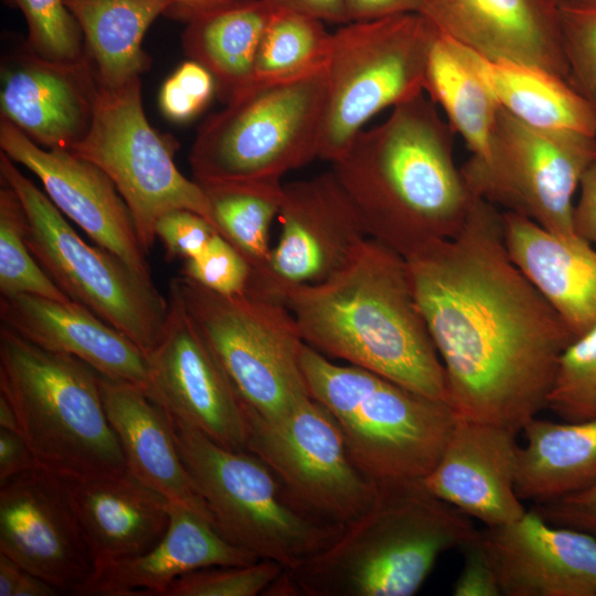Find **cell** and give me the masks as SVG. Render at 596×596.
I'll return each mask as SVG.
<instances>
[{"label": "cell", "instance_id": "obj_26", "mask_svg": "<svg viewBox=\"0 0 596 596\" xmlns=\"http://www.w3.org/2000/svg\"><path fill=\"white\" fill-rule=\"evenodd\" d=\"M502 212L508 254L575 338L596 327V247L566 238L531 219Z\"/></svg>", "mask_w": 596, "mask_h": 596}, {"label": "cell", "instance_id": "obj_33", "mask_svg": "<svg viewBox=\"0 0 596 596\" xmlns=\"http://www.w3.org/2000/svg\"><path fill=\"white\" fill-rule=\"evenodd\" d=\"M209 199L214 225L249 264L263 269L270 255V226L284 194L281 180L201 185Z\"/></svg>", "mask_w": 596, "mask_h": 596}, {"label": "cell", "instance_id": "obj_2", "mask_svg": "<svg viewBox=\"0 0 596 596\" xmlns=\"http://www.w3.org/2000/svg\"><path fill=\"white\" fill-rule=\"evenodd\" d=\"M454 136L421 93L331 163L369 237L406 258L461 228L475 195L455 162Z\"/></svg>", "mask_w": 596, "mask_h": 596}, {"label": "cell", "instance_id": "obj_11", "mask_svg": "<svg viewBox=\"0 0 596 596\" xmlns=\"http://www.w3.org/2000/svg\"><path fill=\"white\" fill-rule=\"evenodd\" d=\"M170 284L247 408L273 421L310 397L300 366L305 341L285 301L249 291L225 296L183 276Z\"/></svg>", "mask_w": 596, "mask_h": 596}, {"label": "cell", "instance_id": "obj_30", "mask_svg": "<svg viewBox=\"0 0 596 596\" xmlns=\"http://www.w3.org/2000/svg\"><path fill=\"white\" fill-rule=\"evenodd\" d=\"M272 13L265 0H236L187 20L184 52L209 70L225 102L252 82L258 45Z\"/></svg>", "mask_w": 596, "mask_h": 596}, {"label": "cell", "instance_id": "obj_22", "mask_svg": "<svg viewBox=\"0 0 596 596\" xmlns=\"http://www.w3.org/2000/svg\"><path fill=\"white\" fill-rule=\"evenodd\" d=\"M421 14L485 57L539 66L567 81L554 0H423Z\"/></svg>", "mask_w": 596, "mask_h": 596}, {"label": "cell", "instance_id": "obj_35", "mask_svg": "<svg viewBox=\"0 0 596 596\" xmlns=\"http://www.w3.org/2000/svg\"><path fill=\"white\" fill-rule=\"evenodd\" d=\"M4 183V182H3ZM26 215L14 190H0V292L1 297L33 295L71 300L31 254L26 242Z\"/></svg>", "mask_w": 596, "mask_h": 596}, {"label": "cell", "instance_id": "obj_50", "mask_svg": "<svg viewBox=\"0 0 596 596\" xmlns=\"http://www.w3.org/2000/svg\"><path fill=\"white\" fill-rule=\"evenodd\" d=\"M173 2V13L184 18L185 20L191 17L211 11L236 0H171Z\"/></svg>", "mask_w": 596, "mask_h": 596}, {"label": "cell", "instance_id": "obj_46", "mask_svg": "<svg viewBox=\"0 0 596 596\" xmlns=\"http://www.w3.org/2000/svg\"><path fill=\"white\" fill-rule=\"evenodd\" d=\"M344 7L348 23L362 22L421 13L423 0H344Z\"/></svg>", "mask_w": 596, "mask_h": 596}, {"label": "cell", "instance_id": "obj_16", "mask_svg": "<svg viewBox=\"0 0 596 596\" xmlns=\"http://www.w3.org/2000/svg\"><path fill=\"white\" fill-rule=\"evenodd\" d=\"M281 231L266 266L251 270L245 291L285 301L299 286L336 274L368 236L333 171L284 183Z\"/></svg>", "mask_w": 596, "mask_h": 596}, {"label": "cell", "instance_id": "obj_51", "mask_svg": "<svg viewBox=\"0 0 596 596\" xmlns=\"http://www.w3.org/2000/svg\"><path fill=\"white\" fill-rule=\"evenodd\" d=\"M23 570L13 560L0 553V596H13Z\"/></svg>", "mask_w": 596, "mask_h": 596}, {"label": "cell", "instance_id": "obj_8", "mask_svg": "<svg viewBox=\"0 0 596 596\" xmlns=\"http://www.w3.org/2000/svg\"><path fill=\"white\" fill-rule=\"evenodd\" d=\"M172 425L193 486L215 528L231 543L289 570L340 535L344 525L302 509L255 454L223 447L181 423Z\"/></svg>", "mask_w": 596, "mask_h": 596}, {"label": "cell", "instance_id": "obj_31", "mask_svg": "<svg viewBox=\"0 0 596 596\" xmlns=\"http://www.w3.org/2000/svg\"><path fill=\"white\" fill-rule=\"evenodd\" d=\"M462 47L501 108L519 120L534 127L596 136V118L592 109L565 78L539 66L492 60Z\"/></svg>", "mask_w": 596, "mask_h": 596}, {"label": "cell", "instance_id": "obj_43", "mask_svg": "<svg viewBox=\"0 0 596 596\" xmlns=\"http://www.w3.org/2000/svg\"><path fill=\"white\" fill-rule=\"evenodd\" d=\"M533 509L552 524L581 530L596 538V482L565 497L535 503Z\"/></svg>", "mask_w": 596, "mask_h": 596}, {"label": "cell", "instance_id": "obj_20", "mask_svg": "<svg viewBox=\"0 0 596 596\" xmlns=\"http://www.w3.org/2000/svg\"><path fill=\"white\" fill-rule=\"evenodd\" d=\"M517 434L499 425L457 417L440 458L422 479L424 486L486 528L520 519L526 509L515 488Z\"/></svg>", "mask_w": 596, "mask_h": 596}, {"label": "cell", "instance_id": "obj_47", "mask_svg": "<svg viewBox=\"0 0 596 596\" xmlns=\"http://www.w3.org/2000/svg\"><path fill=\"white\" fill-rule=\"evenodd\" d=\"M36 466L22 436L0 428V483Z\"/></svg>", "mask_w": 596, "mask_h": 596}, {"label": "cell", "instance_id": "obj_36", "mask_svg": "<svg viewBox=\"0 0 596 596\" xmlns=\"http://www.w3.org/2000/svg\"><path fill=\"white\" fill-rule=\"evenodd\" d=\"M546 408L566 422L596 418V327L561 354Z\"/></svg>", "mask_w": 596, "mask_h": 596}, {"label": "cell", "instance_id": "obj_18", "mask_svg": "<svg viewBox=\"0 0 596 596\" xmlns=\"http://www.w3.org/2000/svg\"><path fill=\"white\" fill-rule=\"evenodd\" d=\"M0 148L42 182L53 204L95 243L136 274L152 280L130 211L115 184L91 161L67 149H46L1 118Z\"/></svg>", "mask_w": 596, "mask_h": 596}, {"label": "cell", "instance_id": "obj_53", "mask_svg": "<svg viewBox=\"0 0 596 596\" xmlns=\"http://www.w3.org/2000/svg\"><path fill=\"white\" fill-rule=\"evenodd\" d=\"M561 1H563V0H554V2H555L556 4H558Z\"/></svg>", "mask_w": 596, "mask_h": 596}, {"label": "cell", "instance_id": "obj_14", "mask_svg": "<svg viewBox=\"0 0 596 596\" xmlns=\"http://www.w3.org/2000/svg\"><path fill=\"white\" fill-rule=\"evenodd\" d=\"M246 449L279 478L294 500L313 517L345 525L373 503L377 485L352 461L330 412L311 396L268 421L244 404Z\"/></svg>", "mask_w": 596, "mask_h": 596}, {"label": "cell", "instance_id": "obj_40", "mask_svg": "<svg viewBox=\"0 0 596 596\" xmlns=\"http://www.w3.org/2000/svg\"><path fill=\"white\" fill-rule=\"evenodd\" d=\"M251 270L246 259L216 232L201 254L183 260L180 276L216 294L234 296L245 291Z\"/></svg>", "mask_w": 596, "mask_h": 596}, {"label": "cell", "instance_id": "obj_38", "mask_svg": "<svg viewBox=\"0 0 596 596\" xmlns=\"http://www.w3.org/2000/svg\"><path fill=\"white\" fill-rule=\"evenodd\" d=\"M558 17L567 82L596 118V0H563Z\"/></svg>", "mask_w": 596, "mask_h": 596}, {"label": "cell", "instance_id": "obj_29", "mask_svg": "<svg viewBox=\"0 0 596 596\" xmlns=\"http://www.w3.org/2000/svg\"><path fill=\"white\" fill-rule=\"evenodd\" d=\"M83 33L96 81L107 88L140 77L149 66L142 40L171 0H65Z\"/></svg>", "mask_w": 596, "mask_h": 596}, {"label": "cell", "instance_id": "obj_27", "mask_svg": "<svg viewBox=\"0 0 596 596\" xmlns=\"http://www.w3.org/2000/svg\"><path fill=\"white\" fill-rule=\"evenodd\" d=\"M100 385L105 412L127 469L169 502L213 522L183 465L168 414L136 384L102 375Z\"/></svg>", "mask_w": 596, "mask_h": 596}, {"label": "cell", "instance_id": "obj_49", "mask_svg": "<svg viewBox=\"0 0 596 596\" xmlns=\"http://www.w3.org/2000/svg\"><path fill=\"white\" fill-rule=\"evenodd\" d=\"M61 590L45 579L23 570L13 596H54Z\"/></svg>", "mask_w": 596, "mask_h": 596}, {"label": "cell", "instance_id": "obj_32", "mask_svg": "<svg viewBox=\"0 0 596 596\" xmlns=\"http://www.w3.org/2000/svg\"><path fill=\"white\" fill-rule=\"evenodd\" d=\"M424 93L441 108L471 155L485 156L501 106L462 45L439 30L426 65Z\"/></svg>", "mask_w": 596, "mask_h": 596}, {"label": "cell", "instance_id": "obj_52", "mask_svg": "<svg viewBox=\"0 0 596 596\" xmlns=\"http://www.w3.org/2000/svg\"><path fill=\"white\" fill-rule=\"evenodd\" d=\"M0 428L19 433L18 418L9 401L0 394ZM20 434V433H19Z\"/></svg>", "mask_w": 596, "mask_h": 596}, {"label": "cell", "instance_id": "obj_37", "mask_svg": "<svg viewBox=\"0 0 596 596\" xmlns=\"http://www.w3.org/2000/svg\"><path fill=\"white\" fill-rule=\"evenodd\" d=\"M26 25V45L41 57L76 64L87 58L84 38L65 0H13Z\"/></svg>", "mask_w": 596, "mask_h": 596}, {"label": "cell", "instance_id": "obj_9", "mask_svg": "<svg viewBox=\"0 0 596 596\" xmlns=\"http://www.w3.org/2000/svg\"><path fill=\"white\" fill-rule=\"evenodd\" d=\"M437 34L421 13L349 22L331 33L320 159L337 161L372 117L424 93Z\"/></svg>", "mask_w": 596, "mask_h": 596}, {"label": "cell", "instance_id": "obj_6", "mask_svg": "<svg viewBox=\"0 0 596 596\" xmlns=\"http://www.w3.org/2000/svg\"><path fill=\"white\" fill-rule=\"evenodd\" d=\"M300 366L310 396L330 412L366 478L387 485L432 471L457 421L446 402L369 370L337 364L306 343Z\"/></svg>", "mask_w": 596, "mask_h": 596}, {"label": "cell", "instance_id": "obj_24", "mask_svg": "<svg viewBox=\"0 0 596 596\" xmlns=\"http://www.w3.org/2000/svg\"><path fill=\"white\" fill-rule=\"evenodd\" d=\"M63 479L95 572L143 554L163 536L169 501L128 469Z\"/></svg>", "mask_w": 596, "mask_h": 596}, {"label": "cell", "instance_id": "obj_19", "mask_svg": "<svg viewBox=\"0 0 596 596\" xmlns=\"http://www.w3.org/2000/svg\"><path fill=\"white\" fill-rule=\"evenodd\" d=\"M503 596H596V538L534 509L479 530Z\"/></svg>", "mask_w": 596, "mask_h": 596}, {"label": "cell", "instance_id": "obj_13", "mask_svg": "<svg viewBox=\"0 0 596 596\" xmlns=\"http://www.w3.org/2000/svg\"><path fill=\"white\" fill-rule=\"evenodd\" d=\"M595 161L596 136L534 127L501 108L487 153L460 171L475 196L575 238L573 198Z\"/></svg>", "mask_w": 596, "mask_h": 596}, {"label": "cell", "instance_id": "obj_1", "mask_svg": "<svg viewBox=\"0 0 596 596\" xmlns=\"http://www.w3.org/2000/svg\"><path fill=\"white\" fill-rule=\"evenodd\" d=\"M458 418L515 433L543 408L575 339L510 258L502 212L475 196L461 228L405 258Z\"/></svg>", "mask_w": 596, "mask_h": 596}, {"label": "cell", "instance_id": "obj_12", "mask_svg": "<svg viewBox=\"0 0 596 596\" xmlns=\"http://www.w3.org/2000/svg\"><path fill=\"white\" fill-rule=\"evenodd\" d=\"M175 149L174 140L160 135L147 119L140 77L116 88L97 83L91 126L70 151L97 166L115 184L146 254L155 242L158 220L170 211H193L215 227L203 188L179 171Z\"/></svg>", "mask_w": 596, "mask_h": 596}, {"label": "cell", "instance_id": "obj_41", "mask_svg": "<svg viewBox=\"0 0 596 596\" xmlns=\"http://www.w3.org/2000/svg\"><path fill=\"white\" fill-rule=\"evenodd\" d=\"M216 84L206 67L196 61L182 63L161 86L159 106L173 121L196 116L210 102Z\"/></svg>", "mask_w": 596, "mask_h": 596}, {"label": "cell", "instance_id": "obj_3", "mask_svg": "<svg viewBox=\"0 0 596 596\" xmlns=\"http://www.w3.org/2000/svg\"><path fill=\"white\" fill-rule=\"evenodd\" d=\"M285 304L317 352L447 403L444 365L397 252L366 237L336 274L290 289Z\"/></svg>", "mask_w": 596, "mask_h": 596}, {"label": "cell", "instance_id": "obj_39", "mask_svg": "<svg viewBox=\"0 0 596 596\" xmlns=\"http://www.w3.org/2000/svg\"><path fill=\"white\" fill-rule=\"evenodd\" d=\"M283 571V566L268 560L247 565L210 566L175 579L166 596L265 595Z\"/></svg>", "mask_w": 596, "mask_h": 596}, {"label": "cell", "instance_id": "obj_23", "mask_svg": "<svg viewBox=\"0 0 596 596\" xmlns=\"http://www.w3.org/2000/svg\"><path fill=\"white\" fill-rule=\"evenodd\" d=\"M0 318L1 324L41 348L75 356L105 377L148 390L147 353L77 302L24 294L1 297Z\"/></svg>", "mask_w": 596, "mask_h": 596}, {"label": "cell", "instance_id": "obj_48", "mask_svg": "<svg viewBox=\"0 0 596 596\" xmlns=\"http://www.w3.org/2000/svg\"><path fill=\"white\" fill-rule=\"evenodd\" d=\"M273 10L291 11L322 22L348 23L344 0H265Z\"/></svg>", "mask_w": 596, "mask_h": 596}, {"label": "cell", "instance_id": "obj_4", "mask_svg": "<svg viewBox=\"0 0 596 596\" xmlns=\"http://www.w3.org/2000/svg\"><path fill=\"white\" fill-rule=\"evenodd\" d=\"M371 507L324 550L284 570L269 596H412L437 558L478 531L422 479L377 485Z\"/></svg>", "mask_w": 596, "mask_h": 596}, {"label": "cell", "instance_id": "obj_45", "mask_svg": "<svg viewBox=\"0 0 596 596\" xmlns=\"http://www.w3.org/2000/svg\"><path fill=\"white\" fill-rule=\"evenodd\" d=\"M578 189L579 196L573 210L574 230L596 247V161L584 172Z\"/></svg>", "mask_w": 596, "mask_h": 596}, {"label": "cell", "instance_id": "obj_5", "mask_svg": "<svg viewBox=\"0 0 596 596\" xmlns=\"http://www.w3.org/2000/svg\"><path fill=\"white\" fill-rule=\"evenodd\" d=\"M102 375L82 360L0 327V394L36 466L62 478L127 470L107 418Z\"/></svg>", "mask_w": 596, "mask_h": 596}, {"label": "cell", "instance_id": "obj_42", "mask_svg": "<svg viewBox=\"0 0 596 596\" xmlns=\"http://www.w3.org/2000/svg\"><path fill=\"white\" fill-rule=\"evenodd\" d=\"M216 232L205 217L185 209L166 213L156 224V237L163 244L170 260L198 256Z\"/></svg>", "mask_w": 596, "mask_h": 596}, {"label": "cell", "instance_id": "obj_44", "mask_svg": "<svg viewBox=\"0 0 596 596\" xmlns=\"http://www.w3.org/2000/svg\"><path fill=\"white\" fill-rule=\"evenodd\" d=\"M460 551L464 555V564L453 586V595H502L493 565L480 541L479 531L476 538Z\"/></svg>", "mask_w": 596, "mask_h": 596}, {"label": "cell", "instance_id": "obj_34", "mask_svg": "<svg viewBox=\"0 0 596 596\" xmlns=\"http://www.w3.org/2000/svg\"><path fill=\"white\" fill-rule=\"evenodd\" d=\"M323 23L306 14L273 10L258 45L252 82L286 79L323 66L331 43Z\"/></svg>", "mask_w": 596, "mask_h": 596}, {"label": "cell", "instance_id": "obj_25", "mask_svg": "<svg viewBox=\"0 0 596 596\" xmlns=\"http://www.w3.org/2000/svg\"><path fill=\"white\" fill-rule=\"evenodd\" d=\"M168 511V528L155 546L95 572L82 596H166L175 579L193 571L260 560L227 541L205 517L172 502Z\"/></svg>", "mask_w": 596, "mask_h": 596}, {"label": "cell", "instance_id": "obj_7", "mask_svg": "<svg viewBox=\"0 0 596 596\" xmlns=\"http://www.w3.org/2000/svg\"><path fill=\"white\" fill-rule=\"evenodd\" d=\"M326 64L306 74L252 82L199 127L189 162L200 185L281 180L319 158Z\"/></svg>", "mask_w": 596, "mask_h": 596}, {"label": "cell", "instance_id": "obj_17", "mask_svg": "<svg viewBox=\"0 0 596 596\" xmlns=\"http://www.w3.org/2000/svg\"><path fill=\"white\" fill-rule=\"evenodd\" d=\"M0 553L61 593L83 594L95 565L62 477L35 466L0 483Z\"/></svg>", "mask_w": 596, "mask_h": 596}, {"label": "cell", "instance_id": "obj_21", "mask_svg": "<svg viewBox=\"0 0 596 596\" xmlns=\"http://www.w3.org/2000/svg\"><path fill=\"white\" fill-rule=\"evenodd\" d=\"M96 87L88 57L53 62L24 42L1 65V118L43 148L70 150L91 126Z\"/></svg>", "mask_w": 596, "mask_h": 596}, {"label": "cell", "instance_id": "obj_15", "mask_svg": "<svg viewBox=\"0 0 596 596\" xmlns=\"http://www.w3.org/2000/svg\"><path fill=\"white\" fill-rule=\"evenodd\" d=\"M169 312L162 337L147 353L148 395L173 422L194 428L230 449H246L244 402L169 283Z\"/></svg>", "mask_w": 596, "mask_h": 596}, {"label": "cell", "instance_id": "obj_28", "mask_svg": "<svg viewBox=\"0 0 596 596\" xmlns=\"http://www.w3.org/2000/svg\"><path fill=\"white\" fill-rule=\"evenodd\" d=\"M522 432L515 483L522 501L549 502L596 482V418L558 423L534 417Z\"/></svg>", "mask_w": 596, "mask_h": 596}, {"label": "cell", "instance_id": "obj_10", "mask_svg": "<svg viewBox=\"0 0 596 596\" xmlns=\"http://www.w3.org/2000/svg\"><path fill=\"white\" fill-rule=\"evenodd\" d=\"M0 177L24 207L26 245L50 278L72 301L150 352L164 331L168 297L115 254L86 244L50 198L2 151Z\"/></svg>", "mask_w": 596, "mask_h": 596}]
</instances>
